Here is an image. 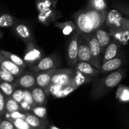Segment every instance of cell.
<instances>
[{"instance_id": "obj_35", "label": "cell", "mask_w": 129, "mask_h": 129, "mask_svg": "<svg viewBox=\"0 0 129 129\" xmlns=\"http://www.w3.org/2000/svg\"><path fill=\"white\" fill-rule=\"evenodd\" d=\"M15 101H16L18 103H20L24 100V90L18 88L15 89V90L13 92L12 96H11Z\"/></svg>"}, {"instance_id": "obj_8", "label": "cell", "mask_w": 129, "mask_h": 129, "mask_svg": "<svg viewBox=\"0 0 129 129\" xmlns=\"http://www.w3.org/2000/svg\"><path fill=\"white\" fill-rule=\"evenodd\" d=\"M75 69H57L55 73L52 78L50 84H59L61 86H66L69 84L75 75Z\"/></svg>"}, {"instance_id": "obj_30", "label": "cell", "mask_w": 129, "mask_h": 129, "mask_svg": "<svg viewBox=\"0 0 129 129\" xmlns=\"http://www.w3.org/2000/svg\"><path fill=\"white\" fill-rule=\"evenodd\" d=\"M15 24L13 16L9 14H3L0 15V27H9Z\"/></svg>"}, {"instance_id": "obj_12", "label": "cell", "mask_w": 129, "mask_h": 129, "mask_svg": "<svg viewBox=\"0 0 129 129\" xmlns=\"http://www.w3.org/2000/svg\"><path fill=\"white\" fill-rule=\"evenodd\" d=\"M0 69L7 72L8 74L14 76L15 78L19 77L24 72V70L22 69L19 68L16 64L12 63L1 52H0Z\"/></svg>"}, {"instance_id": "obj_15", "label": "cell", "mask_w": 129, "mask_h": 129, "mask_svg": "<svg viewBox=\"0 0 129 129\" xmlns=\"http://www.w3.org/2000/svg\"><path fill=\"white\" fill-rule=\"evenodd\" d=\"M14 31L19 38H21L24 42L26 43V44L30 43H36L30 29L25 24H16L14 26Z\"/></svg>"}, {"instance_id": "obj_2", "label": "cell", "mask_w": 129, "mask_h": 129, "mask_svg": "<svg viewBox=\"0 0 129 129\" xmlns=\"http://www.w3.org/2000/svg\"><path fill=\"white\" fill-rule=\"evenodd\" d=\"M126 72L123 69L105 75L100 78L93 81V88L90 93V97L93 100H98L108 94L113 88L116 87L125 78Z\"/></svg>"}, {"instance_id": "obj_14", "label": "cell", "mask_w": 129, "mask_h": 129, "mask_svg": "<svg viewBox=\"0 0 129 129\" xmlns=\"http://www.w3.org/2000/svg\"><path fill=\"white\" fill-rule=\"evenodd\" d=\"M17 87H22L24 89H31L36 85L35 73L34 72H23L19 77L15 78L14 82Z\"/></svg>"}, {"instance_id": "obj_33", "label": "cell", "mask_w": 129, "mask_h": 129, "mask_svg": "<svg viewBox=\"0 0 129 129\" xmlns=\"http://www.w3.org/2000/svg\"><path fill=\"white\" fill-rule=\"evenodd\" d=\"M23 111H16L14 112H11V113H8L6 112L5 115L6 117V119L9 121H12V120H15V119H25L27 114L28 112H22Z\"/></svg>"}, {"instance_id": "obj_21", "label": "cell", "mask_w": 129, "mask_h": 129, "mask_svg": "<svg viewBox=\"0 0 129 129\" xmlns=\"http://www.w3.org/2000/svg\"><path fill=\"white\" fill-rule=\"evenodd\" d=\"M26 122L34 129H46L47 125L46 120L41 119L32 113H27L24 119Z\"/></svg>"}, {"instance_id": "obj_10", "label": "cell", "mask_w": 129, "mask_h": 129, "mask_svg": "<svg viewBox=\"0 0 129 129\" xmlns=\"http://www.w3.org/2000/svg\"><path fill=\"white\" fill-rule=\"evenodd\" d=\"M78 61L87 62L93 66V60L90 49L86 39L79 34L78 38Z\"/></svg>"}, {"instance_id": "obj_6", "label": "cell", "mask_w": 129, "mask_h": 129, "mask_svg": "<svg viewBox=\"0 0 129 129\" xmlns=\"http://www.w3.org/2000/svg\"><path fill=\"white\" fill-rule=\"evenodd\" d=\"M59 60L57 56L52 55L51 56H46L42 58L36 64L30 67V70L34 73H38L41 72L49 71L53 69H57L59 66Z\"/></svg>"}, {"instance_id": "obj_26", "label": "cell", "mask_w": 129, "mask_h": 129, "mask_svg": "<svg viewBox=\"0 0 129 129\" xmlns=\"http://www.w3.org/2000/svg\"><path fill=\"white\" fill-rule=\"evenodd\" d=\"M56 3V0H36V7L40 12L49 9H55Z\"/></svg>"}, {"instance_id": "obj_37", "label": "cell", "mask_w": 129, "mask_h": 129, "mask_svg": "<svg viewBox=\"0 0 129 129\" xmlns=\"http://www.w3.org/2000/svg\"><path fill=\"white\" fill-rule=\"evenodd\" d=\"M75 90V89L70 84H67L66 86H64L61 90V93H60V96L59 98H64V97H66L68 96L69 94H71L72 92H74Z\"/></svg>"}, {"instance_id": "obj_39", "label": "cell", "mask_w": 129, "mask_h": 129, "mask_svg": "<svg viewBox=\"0 0 129 129\" xmlns=\"http://www.w3.org/2000/svg\"><path fill=\"white\" fill-rule=\"evenodd\" d=\"M6 114V98L4 94L0 90V116Z\"/></svg>"}, {"instance_id": "obj_24", "label": "cell", "mask_w": 129, "mask_h": 129, "mask_svg": "<svg viewBox=\"0 0 129 129\" xmlns=\"http://www.w3.org/2000/svg\"><path fill=\"white\" fill-rule=\"evenodd\" d=\"M0 52H1L4 56H6L9 60H10L12 63H14L17 66L22 69L23 70H24L27 68V64H25L24 60L18 55H17L14 53H12L10 52L6 51V50H0Z\"/></svg>"}, {"instance_id": "obj_9", "label": "cell", "mask_w": 129, "mask_h": 129, "mask_svg": "<svg viewBox=\"0 0 129 129\" xmlns=\"http://www.w3.org/2000/svg\"><path fill=\"white\" fill-rule=\"evenodd\" d=\"M124 62V57L122 55H118L115 58L101 64V66L100 69V74L105 75L115 71H117L121 68Z\"/></svg>"}, {"instance_id": "obj_41", "label": "cell", "mask_w": 129, "mask_h": 129, "mask_svg": "<svg viewBox=\"0 0 129 129\" xmlns=\"http://www.w3.org/2000/svg\"><path fill=\"white\" fill-rule=\"evenodd\" d=\"M20 106H21V109L23 112H28L29 111H31V109H32V106H30L29 104H27V103H25L24 101H22L21 103H19Z\"/></svg>"}, {"instance_id": "obj_38", "label": "cell", "mask_w": 129, "mask_h": 129, "mask_svg": "<svg viewBox=\"0 0 129 129\" xmlns=\"http://www.w3.org/2000/svg\"><path fill=\"white\" fill-rule=\"evenodd\" d=\"M23 101H24L25 103H27V104H29L32 107L35 106V104H34V100H33V97H32V95H31L30 90H27V89L24 90V100H23Z\"/></svg>"}, {"instance_id": "obj_25", "label": "cell", "mask_w": 129, "mask_h": 129, "mask_svg": "<svg viewBox=\"0 0 129 129\" xmlns=\"http://www.w3.org/2000/svg\"><path fill=\"white\" fill-rule=\"evenodd\" d=\"M87 7L97 12L108 11V6L106 0H88Z\"/></svg>"}, {"instance_id": "obj_1", "label": "cell", "mask_w": 129, "mask_h": 129, "mask_svg": "<svg viewBox=\"0 0 129 129\" xmlns=\"http://www.w3.org/2000/svg\"><path fill=\"white\" fill-rule=\"evenodd\" d=\"M105 24L112 39L121 44H127L129 40V18L123 17L120 12L112 9L107 12Z\"/></svg>"}, {"instance_id": "obj_36", "label": "cell", "mask_w": 129, "mask_h": 129, "mask_svg": "<svg viewBox=\"0 0 129 129\" xmlns=\"http://www.w3.org/2000/svg\"><path fill=\"white\" fill-rule=\"evenodd\" d=\"M0 80H1V81L4 82L14 83L15 81V78L0 69Z\"/></svg>"}, {"instance_id": "obj_18", "label": "cell", "mask_w": 129, "mask_h": 129, "mask_svg": "<svg viewBox=\"0 0 129 129\" xmlns=\"http://www.w3.org/2000/svg\"><path fill=\"white\" fill-rule=\"evenodd\" d=\"M75 69L81 73L82 75L92 78L100 75V70H98L94 66H93L92 64L87 62L78 61V63L75 64Z\"/></svg>"}, {"instance_id": "obj_43", "label": "cell", "mask_w": 129, "mask_h": 129, "mask_svg": "<svg viewBox=\"0 0 129 129\" xmlns=\"http://www.w3.org/2000/svg\"><path fill=\"white\" fill-rule=\"evenodd\" d=\"M0 120H1V119H0Z\"/></svg>"}, {"instance_id": "obj_4", "label": "cell", "mask_w": 129, "mask_h": 129, "mask_svg": "<svg viewBox=\"0 0 129 129\" xmlns=\"http://www.w3.org/2000/svg\"><path fill=\"white\" fill-rule=\"evenodd\" d=\"M83 36V35H82ZM88 44L90 52L91 54L92 60H93V66L100 70L101 64H102V59H103V52L100 48V46L94 35V33L87 36H83Z\"/></svg>"}, {"instance_id": "obj_29", "label": "cell", "mask_w": 129, "mask_h": 129, "mask_svg": "<svg viewBox=\"0 0 129 129\" xmlns=\"http://www.w3.org/2000/svg\"><path fill=\"white\" fill-rule=\"evenodd\" d=\"M16 111H22L19 103L15 101L12 97H7V99H6V112L11 113Z\"/></svg>"}, {"instance_id": "obj_23", "label": "cell", "mask_w": 129, "mask_h": 129, "mask_svg": "<svg viewBox=\"0 0 129 129\" xmlns=\"http://www.w3.org/2000/svg\"><path fill=\"white\" fill-rule=\"evenodd\" d=\"M93 81L92 78L85 76L84 75H82L81 73H80L79 72L76 71L75 72V75L72 78V79L70 81V84L76 90L77 88H78L79 87H81L83 84L90 83Z\"/></svg>"}, {"instance_id": "obj_34", "label": "cell", "mask_w": 129, "mask_h": 129, "mask_svg": "<svg viewBox=\"0 0 129 129\" xmlns=\"http://www.w3.org/2000/svg\"><path fill=\"white\" fill-rule=\"evenodd\" d=\"M10 121L13 124L15 129H34L26 122L24 119H15Z\"/></svg>"}, {"instance_id": "obj_28", "label": "cell", "mask_w": 129, "mask_h": 129, "mask_svg": "<svg viewBox=\"0 0 129 129\" xmlns=\"http://www.w3.org/2000/svg\"><path fill=\"white\" fill-rule=\"evenodd\" d=\"M63 86L59 85V84H50L46 88L44 89V91L46 94L48 95H52L55 98H59L60 96V93L62 89Z\"/></svg>"}, {"instance_id": "obj_16", "label": "cell", "mask_w": 129, "mask_h": 129, "mask_svg": "<svg viewBox=\"0 0 129 129\" xmlns=\"http://www.w3.org/2000/svg\"><path fill=\"white\" fill-rule=\"evenodd\" d=\"M58 69H53L49 71L35 73L36 85L42 89L46 88L51 83V80Z\"/></svg>"}, {"instance_id": "obj_22", "label": "cell", "mask_w": 129, "mask_h": 129, "mask_svg": "<svg viewBox=\"0 0 129 129\" xmlns=\"http://www.w3.org/2000/svg\"><path fill=\"white\" fill-rule=\"evenodd\" d=\"M53 26L60 29L62 34L66 36L73 34L77 30L76 26L74 21H64V22H54Z\"/></svg>"}, {"instance_id": "obj_42", "label": "cell", "mask_w": 129, "mask_h": 129, "mask_svg": "<svg viewBox=\"0 0 129 129\" xmlns=\"http://www.w3.org/2000/svg\"><path fill=\"white\" fill-rule=\"evenodd\" d=\"M49 129H60V128H58V127H55L54 125H51Z\"/></svg>"}, {"instance_id": "obj_13", "label": "cell", "mask_w": 129, "mask_h": 129, "mask_svg": "<svg viewBox=\"0 0 129 129\" xmlns=\"http://www.w3.org/2000/svg\"><path fill=\"white\" fill-rule=\"evenodd\" d=\"M87 15L89 16L92 24H93V30L95 32V30H96L97 29H99L100 27H101L106 21V15L108 11L106 12H97L95 11L93 9H89L87 7H86V9H84Z\"/></svg>"}, {"instance_id": "obj_32", "label": "cell", "mask_w": 129, "mask_h": 129, "mask_svg": "<svg viewBox=\"0 0 129 129\" xmlns=\"http://www.w3.org/2000/svg\"><path fill=\"white\" fill-rule=\"evenodd\" d=\"M112 7L118 12H120L121 15H124L129 18V5L119 2V3H114L112 4Z\"/></svg>"}, {"instance_id": "obj_27", "label": "cell", "mask_w": 129, "mask_h": 129, "mask_svg": "<svg viewBox=\"0 0 129 129\" xmlns=\"http://www.w3.org/2000/svg\"><path fill=\"white\" fill-rule=\"evenodd\" d=\"M17 87V85L15 83H9V82H4L0 81V90L2 93L6 95L7 97H11L13 92L15 90Z\"/></svg>"}, {"instance_id": "obj_20", "label": "cell", "mask_w": 129, "mask_h": 129, "mask_svg": "<svg viewBox=\"0 0 129 129\" xmlns=\"http://www.w3.org/2000/svg\"><path fill=\"white\" fill-rule=\"evenodd\" d=\"M30 93L34 102L35 106H44L47 102V96L43 89L39 87H34L30 90Z\"/></svg>"}, {"instance_id": "obj_3", "label": "cell", "mask_w": 129, "mask_h": 129, "mask_svg": "<svg viewBox=\"0 0 129 129\" xmlns=\"http://www.w3.org/2000/svg\"><path fill=\"white\" fill-rule=\"evenodd\" d=\"M75 24L81 35L87 36L94 33L92 22L85 9H81L74 15Z\"/></svg>"}, {"instance_id": "obj_17", "label": "cell", "mask_w": 129, "mask_h": 129, "mask_svg": "<svg viewBox=\"0 0 129 129\" xmlns=\"http://www.w3.org/2000/svg\"><path fill=\"white\" fill-rule=\"evenodd\" d=\"M121 44L115 39H112L110 43L106 48L103 55L102 63H104L110 59L115 58L118 55H119V51L121 49Z\"/></svg>"}, {"instance_id": "obj_19", "label": "cell", "mask_w": 129, "mask_h": 129, "mask_svg": "<svg viewBox=\"0 0 129 129\" xmlns=\"http://www.w3.org/2000/svg\"><path fill=\"white\" fill-rule=\"evenodd\" d=\"M103 25L101 27H100L99 29H97L96 30H95V32H94V35L100 46L103 54L106 48L108 46V45L110 43V42L112 39L111 37V36L109 35V30H106V29L103 28Z\"/></svg>"}, {"instance_id": "obj_31", "label": "cell", "mask_w": 129, "mask_h": 129, "mask_svg": "<svg viewBox=\"0 0 129 129\" xmlns=\"http://www.w3.org/2000/svg\"><path fill=\"white\" fill-rule=\"evenodd\" d=\"M31 112H32V114H34L37 117H38V118H40L41 119H43V120L46 119L47 111H46V108L45 106H35L32 107Z\"/></svg>"}, {"instance_id": "obj_7", "label": "cell", "mask_w": 129, "mask_h": 129, "mask_svg": "<svg viewBox=\"0 0 129 129\" xmlns=\"http://www.w3.org/2000/svg\"><path fill=\"white\" fill-rule=\"evenodd\" d=\"M79 32L76 30V31L72 34V38L69 43L68 49H67V61L68 64L71 67L75 66L78 63V38Z\"/></svg>"}, {"instance_id": "obj_40", "label": "cell", "mask_w": 129, "mask_h": 129, "mask_svg": "<svg viewBox=\"0 0 129 129\" xmlns=\"http://www.w3.org/2000/svg\"><path fill=\"white\" fill-rule=\"evenodd\" d=\"M0 129H15L13 124L7 119L0 120Z\"/></svg>"}, {"instance_id": "obj_11", "label": "cell", "mask_w": 129, "mask_h": 129, "mask_svg": "<svg viewBox=\"0 0 129 129\" xmlns=\"http://www.w3.org/2000/svg\"><path fill=\"white\" fill-rule=\"evenodd\" d=\"M62 17V13L61 11L56 9H49L39 12L37 15V20L40 23L43 25L48 26L51 23L55 22L56 20Z\"/></svg>"}, {"instance_id": "obj_5", "label": "cell", "mask_w": 129, "mask_h": 129, "mask_svg": "<svg viewBox=\"0 0 129 129\" xmlns=\"http://www.w3.org/2000/svg\"><path fill=\"white\" fill-rule=\"evenodd\" d=\"M42 58H43V51L36 43H30L26 45L23 60L27 66H34Z\"/></svg>"}]
</instances>
